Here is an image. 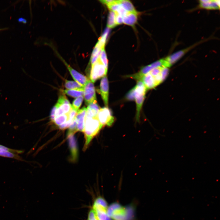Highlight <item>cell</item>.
<instances>
[{
	"instance_id": "6da1fadb",
	"label": "cell",
	"mask_w": 220,
	"mask_h": 220,
	"mask_svg": "<svg viewBox=\"0 0 220 220\" xmlns=\"http://www.w3.org/2000/svg\"><path fill=\"white\" fill-rule=\"evenodd\" d=\"M108 215L113 220H130L133 216L132 207H123L119 203L112 204L107 209Z\"/></svg>"
},
{
	"instance_id": "7a4b0ae2",
	"label": "cell",
	"mask_w": 220,
	"mask_h": 220,
	"mask_svg": "<svg viewBox=\"0 0 220 220\" xmlns=\"http://www.w3.org/2000/svg\"><path fill=\"white\" fill-rule=\"evenodd\" d=\"M97 117L85 118L84 133L86 141L84 149L87 147L93 138L100 131L102 127Z\"/></svg>"
},
{
	"instance_id": "3957f363",
	"label": "cell",
	"mask_w": 220,
	"mask_h": 220,
	"mask_svg": "<svg viewBox=\"0 0 220 220\" xmlns=\"http://www.w3.org/2000/svg\"><path fill=\"white\" fill-rule=\"evenodd\" d=\"M134 87V95L137 106L136 119L139 120L140 112L144 100L147 90L143 83L141 80H138Z\"/></svg>"
},
{
	"instance_id": "277c9868",
	"label": "cell",
	"mask_w": 220,
	"mask_h": 220,
	"mask_svg": "<svg viewBox=\"0 0 220 220\" xmlns=\"http://www.w3.org/2000/svg\"><path fill=\"white\" fill-rule=\"evenodd\" d=\"M108 69L98 59L92 65L90 71V78L92 82L106 75Z\"/></svg>"
},
{
	"instance_id": "5b68a950",
	"label": "cell",
	"mask_w": 220,
	"mask_h": 220,
	"mask_svg": "<svg viewBox=\"0 0 220 220\" xmlns=\"http://www.w3.org/2000/svg\"><path fill=\"white\" fill-rule=\"evenodd\" d=\"M97 117L103 127L106 125L111 126L115 120L111 110L107 107L100 108Z\"/></svg>"
},
{
	"instance_id": "8992f818",
	"label": "cell",
	"mask_w": 220,
	"mask_h": 220,
	"mask_svg": "<svg viewBox=\"0 0 220 220\" xmlns=\"http://www.w3.org/2000/svg\"><path fill=\"white\" fill-rule=\"evenodd\" d=\"M196 45V44L193 45L186 49L177 51L163 58L164 66L167 68L170 67Z\"/></svg>"
},
{
	"instance_id": "52a82bcc",
	"label": "cell",
	"mask_w": 220,
	"mask_h": 220,
	"mask_svg": "<svg viewBox=\"0 0 220 220\" xmlns=\"http://www.w3.org/2000/svg\"><path fill=\"white\" fill-rule=\"evenodd\" d=\"M160 66H164L163 59L156 61L153 63L142 68L138 73L129 76V77L140 80L141 77L148 73L152 69Z\"/></svg>"
},
{
	"instance_id": "ba28073f",
	"label": "cell",
	"mask_w": 220,
	"mask_h": 220,
	"mask_svg": "<svg viewBox=\"0 0 220 220\" xmlns=\"http://www.w3.org/2000/svg\"><path fill=\"white\" fill-rule=\"evenodd\" d=\"M83 95L85 101L87 105L96 101L95 87L93 83L89 79L84 86Z\"/></svg>"
},
{
	"instance_id": "9c48e42d",
	"label": "cell",
	"mask_w": 220,
	"mask_h": 220,
	"mask_svg": "<svg viewBox=\"0 0 220 220\" xmlns=\"http://www.w3.org/2000/svg\"><path fill=\"white\" fill-rule=\"evenodd\" d=\"M58 56L67 67L74 80L77 82L84 87L89 79L73 68L60 55H58Z\"/></svg>"
},
{
	"instance_id": "30bf717a",
	"label": "cell",
	"mask_w": 220,
	"mask_h": 220,
	"mask_svg": "<svg viewBox=\"0 0 220 220\" xmlns=\"http://www.w3.org/2000/svg\"><path fill=\"white\" fill-rule=\"evenodd\" d=\"M23 151L9 148L0 145V156L16 159L22 160V158L18 155Z\"/></svg>"
},
{
	"instance_id": "8fae6325",
	"label": "cell",
	"mask_w": 220,
	"mask_h": 220,
	"mask_svg": "<svg viewBox=\"0 0 220 220\" xmlns=\"http://www.w3.org/2000/svg\"><path fill=\"white\" fill-rule=\"evenodd\" d=\"M99 91L105 104L107 107L108 104L109 85L106 75L103 77L101 79L100 84V89Z\"/></svg>"
},
{
	"instance_id": "7c38bea8",
	"label": "cell",
	"mask_w": 220,
	"mask_h": 220,
	"mask_svg": "<svg viewBox=\"0 0 220 220\" xmlns=\"http://www.w3.org/2000/svg\"><path fill=\"white\" fill-rule=\"evenodd\" d=\"M86 109V108L83 107L77 112L75 118L77 124V131L83 132Z\"/></svg>"
},
{
	"instance_id": "4fadbf2b",
	"label": "cell",
	"mask_w": 220,
	"mask_h": 220,
	"mask_svg": "<svg viewBox=\"0 0 220 220\" xmlns=\"http://www.w3.org/2000/svg\"><path fill=\"white\" fill-rule=\"evenodd\" d=\"M220 3V1L217 0H200L199 7L208 10H219Z\"/></svg>"
},
{
	"instance_id": "5bb4252c",
	"label": "cell",
	"mask_w": 220,
	"mask_h": 220,
	"mask_svg": "<svg viewBox=\"0 0 220 220\" xmlns=\"http://www.w3.org/2000/svg\"><path fill=\"white\" fill-rule=\"evenodd\" d=\"M73 134V133L68 134V137L72 159L75 160L77 156L78 149L76 140Z\"/></svg>"
},
{
	"instance_id": "9a60e30c",
	"label": "cell",
	"mask_w": 220,
	"mask_h": 220,
	"mask_svg": "<svg viewBox=\"0 0 220 220\" xmlns=\"http://www.w3.org/2000/svg\"><path fill=\"white\" fill-rule=\"evenodd\" d=\"M140 80L143 82L147 90L157 86L155 79L149 72L142 77Z\"/></svg>"
},
{
	"instance_id": "2e32d148",
	"label": "cell",
	"mask_w": 220,
	"mask_h": 220,
	"mask_svg": "<svg viewBox=\"0 0 220 220\" xmlns=\"http://www.w3.org/2000/svg\"><path fill=\"white\" fill-rule=\"evenodd\" d=\"M86 108V117L91 118L97 117L98 111L100 109L97 101L90 103Z\"/></svg>"
},
{
	"instance_id": "e0dca14e",
	"label": "cell",
	"mask_w": 220,
	"mask_h": 220,
	"mask_svg": "<svg viewBox=\"0 0 220 220\" xmlns=\"http://www.w3.org/2000/svg\"><path fill=\"white\" fill-rule=\"evenodd\" d=\"M137 18V12H127L123 17V23L133 26L136 23Z\"/></svg>"
},
{
	"instance_id": "ac0fdd59",
	"label": "cell",
	"mask_w": 220,
	"mask_h": 220,
	"mask_svg": "<svg viewBox=\"0 0 220 220\" xmlns=\"http://www.w3.org/2000/svg\"><path fill=\"white\" fill-rule=\"evenodd\" d=\"M69 102L64 103L59 105L56 110L55 117L63 115L68 113L72 109Z\"/></svg>"
},
{
	"instance_id": "d6986e66",
	"label": "cell",
	"mask_w": 220,
	"mask_h": 220,
	"mask_svg": "<svg viewBox=\"0 0 220 220\" xmlns=\"http://www.w3.org/2000/svg\"><path fill=\"white\" fill-rule=\"evenodd\" d=\"M103 47L97 42L95 46L91 55L90 63L91 66L94 64L98 60L101 53Z\"/></svg>"
},
{
	"instance_id": "ffe728a7",
	"label": "cell",
	"mask_w": 220,
	"mask_h": 220,
	"mask_svg": "<svg viewBox=\"0 0 220 220\" xmlns=\"http://www.w3.org/2000/svg\"><path fill=\"white\" fill-rule=\"evenodd\" d=\"M120 6L128 12H137L131 2L129 0H117Z\"/></svg>"
},
{
	"instance_id": "44dd1931",
	"label": "cell",
	"mask_w": 220,
	"mask_h": 220,
	"mask_svg": "<svg viewBox=\"0 0 220 220\" xmlns=\"http://www.w3.org/2000/svg\"><path fill=\"white\" fill-rule=\"evenodd\" d=\"M64 93L73 97H77L84 95V89L74 90H66L63 91Z\"/></svg>"
},
{
	"instance_id": "7402d4cb",
	"label": "cell",
	"mask_w": 220,
	"mask_h": 220,
	"mask_svg": "<svg viewBox=\"0 0 220 220\" xmlns=\"http://www.w3.org/2000/svg\"><path fill=\"white\" fill-rule=\"evenodd\" d=\"M65 87L68 89H84V87L76 82L66 80L65 82Z\"/></svg>"
},
{
	"instance_id": "603a6c76",
	"label": "cell",
	"mask_w": 220,
	"mask_h": 220,
	"mask_svg": "<svg viewBox=\"0 0 220 220\" xmlns=\"http://www.w3.org/2000/svg\"><path fill=\"white\" fill-rule=\"evenodd\" d=\"M68 113L65 114L55 117L53 122L59 127L68 121Z\"/></svg>"
},
{
	"instance_id": "cb8c5ba5",
	"label": "cell",
	"mask_w": 220,
	"mask_h": 220,
	"mask_svg": "<svg viewBox=\"0 0 220 220\" xmlns=\"http://www.w3.org/2000/svg\"><path fill=\"white\" fill-rule=\"evenodd\" d=\"M115 13L114 12L110 11L108 16L107 26L108 28H112L116 25L115 21Z\"/></svg>"
},
{
	"instance_id": "d4e9b609",
	"label": "cell",
	"mask_w": 220,
	"mask_h": 220,
	"mask_svg": "<svg viewBox=\"0 0 220 220\" xmlns=\"http://www.w3.org/2000/svg\"><path fill=\"white\" fill-rule=\"evenodd\" d=\"M99 59L105 67L108 69V61L105 48H103L102 50Z\"/></svg>"
},
{
	"instance_id": "484cf974",
	"label": "cell",
	"mask_w": 220,
	"mask_h": 220,
	"mask_svg": "<svg viewBox=\"0 0 220 220\" xmlns=\"http://www.w3.org/2000/svg\"><path fill=\"white\" fill-rule=\"evenodd\" d=\"M83 99V96H81L75 99L73 102L72 109L77 111L81 105Z\"/></svg>"
},
{
	"instance_id": "4316f807",
	"label": "cell",
	"mask_w": 220,
	"mask_h": 220,
	"mask_svg": "<svg viewBox=\"0 0 220 220\" xmlns=\"http://www.w3.org/2000/svg\"><path fill=\"white\" fill-rule=\"evenodd\" d=\"M110 11L116 12L120 6L117 0H115L113 2L107 5Z\"/></svg>"
},
{
	"instance_id": "83f0119b",
	"label": "cell",
	"mask_w": 220,
	"mask_h": 220,
	"mask_svg": "<svg viewBox=\"0 0 220 220\" xmlns=\"http://www.w3.org/2000/svg\"><path fill=\"white\" fill-rule=\"evenodd\" d=\"M134 87L127 93L126 96V98L128 100H134Z\"/></svg>"
},
{
	"instance_id": "f1b7e54d",
	"label": "cell",
	"mask_w": 220,
	"mask_h": 220,
	"mask_svg": "<svg viewBox=\"0 0 220 220\" xmlns=\"http://www.w3.org/2000/svg\"><path fill=\"white\" fill-rule=\"evenodd\" d=\"M87 220H98L93 209L91 210L89 212Z\"/></svg>"
},
{
	"instance_id": "f546056e",
	"label": "cell",
	"mask_w": 220,
	"mask_h": 220,
	"mask_svg": "<svg viewBox=\"0 0 220 220\" xmlns=\"http://www.w3.org/2000/svg\"><path fill=\"white\" fill-rule=\"evenodd\" d=\"M115 21L116 24L119 25L123 23V17L118 13L115 12Z\"/></svg>"
},
{
	"instance_id": "4dcf8cb0",
	"label": "cell",
	"mask_w": 220,
	"mask_h": 220,
	"mask_svg": "<svg viewBox=\"0 0 220 220\" xmlns=\"http://www.w3.org/2000/svg\"><path fill=\"white\" fill-rule=\"evenodd\" d=\"M57 108V107L55 105L53 107L51 111L50 115V118L51 120L53 122H54L55 118V112Z\"/></svg>"
},
{
	"instance_id": "1f68e13d",
	"label": "cell",
	"mask_w": 220,
	"mask_h": 220,
	"mask_svg": "<svg viewBox=\"0 0 220 220\" xmlns=\"http://www.w3.org/2000/svg\"><path fill=\"white\" fill-rule=\"evenodd\" d=\"M18 21L20 22H22L24 23H26V20H25L24 19H23V18H20L18 19Z\"/></svg>"
},
{
	"instance_id": "d6a6232c",
	"label": "cell",
	"mask_w": 220,
	"mask_h": 220,
	"mask_svg": "<svg viewBox=\"0 0 220 220\" xmlns=\"http://www.w3.org/2000/svg\"><path fill=\"white\" fill-rule=\"evenodd\" d=\"M2 30V29H0V30Z\"/></svg>"
}]
</instances>
